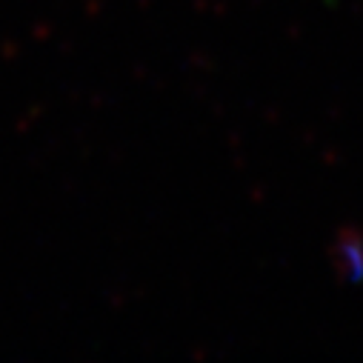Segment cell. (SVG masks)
<instances>
[{
	"label": "cell",
	"instance_id": "1",
	"mask_svg": "<svg viewBox=\"0 0 363 363\" xmlns=\"http://www.w3.org/2000/svg\"><path fill=\"white\" fill-rule=\"evenodd\" d=\"M332 266L346 284L363 281V235L354 229H340L332 243Z\"/></svg>",
	"mask_w": 363,
	"mask_h": 363
}]
</instances>
